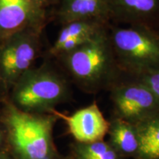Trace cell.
Masks as SVG:
<instances>
[{
    "mask_svg": "<svg viewBox=\"0 0 159 159\" xmlns=\"http://www.w3.org/2000/svg\"><path fill=\"white\" fill-rule=\"evenodd\" d=\"M108 27L74 50L54 59L71 84L86 94L108 91L122 74L109 39Z\"/></svg>",
    "mask_w": 159,
    "mask_h": 159,
    "instance_id": "1",
    "label": "cell"
},
{
    "mask_svg": "<svg viewBox=\"0 0 159 159\" xmlns=\"http://www.w3.org/2000/svg\"><path fill=\"white\" fill-rule=\"evenodd\" d=\"M0 125L6 142L15 159H61L53 138L58 120L55 114H30L18 109L2 96Z\"/></svg>",
    "mask_w": 159,
    "mask_h": 159,
    "instance_id": "2",
    "label": "cell"
},
{
    "mask_svg": "<svg viewBox=\"0 0 159 159\" xmlns=\"http://www.w3.org/2000/svg\"><path fill=\"white\" fill-rule=\"evenodd\" d=\"M71 85L56 61L43 57L42 63L26 71L6 96L24 112L52 114L57 105L71 100Z\"/></svg>",
    "mask_w": 159,
    "mask_h": 159,
    "instance_id": "3",
    "label": "cell"
},
{
    "mask_svg": "<svg viewBox=\"0 0 159 159\" xmlns=\"http://www.w3.org/2000/svg\"><path fill=\"white\" fill-rule=\"evenodd\" d=\"M108 36L116 62L125 74L159 69V31L144 25L111 23Z\"/></svg>",
    "mask_w": 159,
    "mask_h": 159,
    "instance_id": "4",
    "label": "cell"
},
{
    "mask_svg": "<svg viewBox=\"0 0 159 159\" xmlns=\"http://www.w3.org/2000/svg\"><path fill=\"white\" fill-rule=\"evenodd\" d=\"M44 27H30L17 32L0 42V90L8 94L13 85L26 71L43 57Z\"/></svg>",
    "mask_w": 159,
    "mask_h": 159,
    "instance_id": "5",
    "label": "cell"
},
{
    "mask_svg": "<svg viewBox=\"0 0 159 159\" xmlns=\"http://www.w3.org/2000/svg\"><path fill=\"white\" fill-rule=\"evenodd\" d=\"M114 115L136 125L159 111V102L142 83L122 72L108 91Z\"/></svg>",
    "mask_w": 159,
    "mask_h": 159,
    "instance_id": "6",
    "label": "cell"
},
{
    "mask_svg": "<svg viewBox=\"0 0 159 159\" xmlns=\"http://www.w3.org/2000/svg\"><path fill=\"white\" fill-rule=\"evenodd\" d=\"M49 11L33 0H0V42L30 27H46Z\"/></svg>",
    "mask_w": 159,
    "mask_h": 159,
    "instance_id": "7",
    "label": "cell"
},
{
    "mask_svg": "<svg viewBox=\"0 0 159 159\" xmlns=\"http://www.w3.org/2000/svg\"><path fill=\"white\" fill-rule=\"evenodd\" d=\"M58 119H63L75 142L89 143L104 140L108 134L109 121L105 119L96 101L80 108L70 115L61 114L55 110Z\"/></svg>",
    "mask_w": 159,
    "mask_h": 159,
    "instance_id": "8",
    "label": "cell"
},
{
    "mask_svg": "<svg viewBox=\"0 0 159 159\" xmlns=\"http://www.w3.org/2000/svg\"><path fill=\"white\" fill-rule=\"evenodd\" d=\"M111 23L159 30V0H108Z\"/></svg>",
    "mask_w": 159,
    "mask_h": 159,
    "instance_id": "9",
    "label": "cell"
},
{
    "mask_svg": "<svg viewBox=\"0 0 159 159\" xmlns=\"http://www.w3.org/2000/svg\"><path fill=\"white\" fill-rule=\"evenodd\" d=\"M49 17L60 25L74 21L111 23L108 0H57Z\"/></svg>",
    "mask_w": 159,
    "mask_h": 159,
    "instance_id": "10",
    "label": "cell"
},
{
    "mask_svg": "<svg viewBox=\"0 0 159 159\" xmlns=\"http://www.w3.org/2000/svg\"><path fill=\"white\" fill-rule=\"evenodd\" d=\"M108 142L125 159H136L139 152V139L136 125L111 116L109 119Z\"/></svg>",
    "mask_w": 159,
    "mask_h": 159,
    "instance_id": "11",
    "label": "cell"
},
{
    "mask_svg": "<svg viewBox=\"0 0 159 159\" xmlns=\"http://www.w3.org/2000/svg\"><path fill=\"white\" fill-rule=\"evenodd\" d=\"M110 24L97 21H74L63 24L54 42L46 49L43 57L51 58L64 43L77 38L94 36L106 29Z\"/></svg>",
    "mask_w": 159,
    "mask_h": 159,
    "instance_id": "12",
    "label": "cell"
},
{
    "mask_svg": "<svg viewBox=\"0 0 159 159\" xmlns=\"http://www.w3.org/2000/svg\"><path fill=\"white\" fill-rule=\"evenodd\" d=\"M135 125L139 139L136 159H159V111Z\"/></svg>",
    "mask_w": 159,
    "mask_h": 159,
    "instance_id": "13",
    "label": "cell"
},
{
    "mask_svg": "<svg viewBox=\"0 0 159 159\" xmlns=\"http://www.w3.org/2000/svg\"><path fill=\"white\" fill-rule=\"evenodd\" d=\"M69 156L71 159H125L105 140L89 143L74 141Z\"/></svg>",
    "mask_w": 159,
    "mask_h": 159,
    "instance_id": "14",
    "label": "cell"
},
{
    "mask_svg": "<svg viewBox=\"0 0 159 159\" xmlns=\"http://www.w3.org/2000/svg\"><path fill=\"white\" fill-rule=\"evenodd\" d=\"M126 75H130L146 85L152 91L159 102V69L145 71L139 74Z\"/></svg>",
    "mask_w": 159,
    "mask_h": 159,
    "instance_id": "15",
    "label": "cell"
},
{
    "mask_svg": "<svg viewBox=\"0 0 159 159\" xmlns=\"http://www.w3.org/2000/svg\"><path fill=\"white\" fill-rule=\"evenodd\" d=\"M33 1L41 8L48 11L49 8H52L57 3V0H33Z\"/></svg>",
    "mask_w": 159,
    "mask_h": 159,
    "instance_id": "16",
    "label": "cell"
},
{
    "mask_svg": "<svg viewBox=\"0 0 159 159\" xmlns=\"http://www.w3.org/2000/svg\"><path fill=\"white\" fill-rule=\"evenodd\" d=\"M5 144L7 145L5 133L3 128L1 126V125H0V152H2V151H4L2 150V148H3V145Z\"/></svg>",
    "mask_w": 159,
    "mask_h": 159,
    "instance_id": "17",
    "label": "cell"
},
{
    "mask_svg": "<svg viewBox=\"0 0 159 159\" xmlns=\"http://www.w3.org/2000/svg\"><path fill=\"white\" fill-rule=\"evenodd\" d=\"M0 159H15L13 158V156L11 154V152H5V151H2L0 152Z\"/></svg>",
    "mask_w": 159,
    "mask_h": 159,
    "instance_id": "18",
    "label": "cell"
},
{
    "mask_svg": "<svg viewBox=\"0 0 159 159\" xmlns=\"http://www.w3.org/2000/svg\"><path fill=\"white\" fill-rule=\"evenodd\" d=\"M61 159H71V158H70V157H69V156H66V157L63 156V157H62V158H61Z\"/></svg>",
    "mask_w": 159,
    "mask_h": 159,
    "instance_id": "19",
    "label": "cell"
},
{
    "mask_svg": "<svg viewBox=\"0 0 159 159\" xmlns=\"http://www.w3.org/2000/svg\"><path fill=\"white\" fill-rule=\"evenodd\" d=\"M158 31H159V30H158Z\"/></svg>",
    "mask_w": 159,
    "mask_h": 159,
    "instance_id": "20",
    "label": "cell"
}]
</instances>
